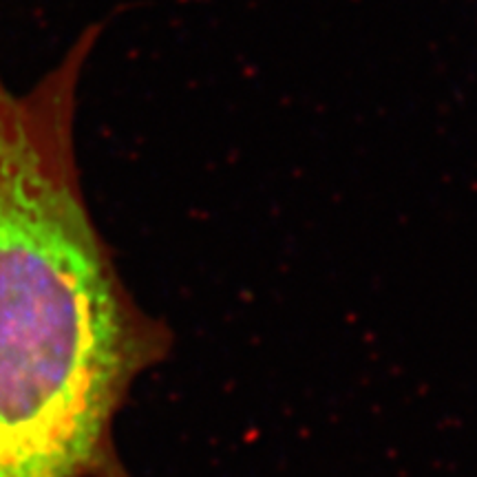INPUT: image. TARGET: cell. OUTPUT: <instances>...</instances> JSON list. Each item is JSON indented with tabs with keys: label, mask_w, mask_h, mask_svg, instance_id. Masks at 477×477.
Returning <instances> with one entry per match:
<instances>
[{
	"label": "cell",
	"mask_w": 477,
	"mask_h": 477,
	"mask_svg": "<svg viewBox=\"0 0 477 477\" xmlns=\"http://www.w3.org/2000/svg\"><path fill=\"white\" fill-rule=\"evenodd\" d=\"M75 108L60 82H0V477H129L115 418L171 345L84 200Z\"/></svg>",
	"instance_id": "cell-1"
}]
</instances>
